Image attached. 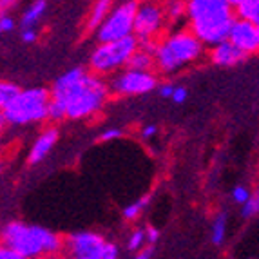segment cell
<instances>
[{
  "mask_svg": "<svg viewBox=\"0 0 259 259\" xmlns=\"http://www.w3.org/2000/svg\"><path fill=\"white\" fill-rule=\"evenodd\" d=\"M53 100L62 102L67 120H87L98 114L109 100V83L91 71L74 67L58 76L49 89Z\"/></svg>",
  "mask_w": 259,
  "mask_h": 259,
  "instance_id": "6da1fadb",
  "label": "cell"
},
{
  "mask_svg": "<svg viewBox=\"0 0 259 259\" xmlns=\"http://www.w3.org/2000/svg\"><path fill=\"white\" fill-rule=\"evenodd\" d=\"M236 13L227 0H185V22L203 46L227 38Z\"/></svg>",
  "mask_w": 259,
  "mask_h": 259,
  "instance_id": "7a4b0ae2",
  "label": "cell"
},
{
  "mask_svg": "<svg viewBox=\"0 0 259 259\" xmlns=\"http://www.w3.org/2000/svg\"><path fill=\"white\" fill-rule=\"evenodd\" d=\"M203 55L205 46L201 40L189 27H178L158 38L154 51V69L158 73L172 74L187 65L199 62Z\"/></svg>",
  "mask_w": 259,
  "mask_h": 259,
  "instance_id": "3957f363",
  "label": "cell"
},
{
  "mask_svg": "<svg viewBox=\"0 0 259 259\" xmlns=\"http://www.w3.org/2000/svg\"><path fill=\"white\" fill-rule=\"evenodd\" d=\"M51 93L46 87H33L18 91L11 104L4 109V118L11 125H31L48 120Z\"/></svg>",
  "mask_w": 259,
  "mask_h": 259,
  "instance_id": "277c9868",
  "label": "cell"
},
{
  "mask_svg": "<svg viewBox=\"0 0 259 259\" xmlns=\"http://www.w3.org/2000/svg\"><path fill=\"white\" fill-rule=\"evenodd\" d=\"M138 48V40L134 35L123 36L118 40H109V42H100L98 48L89 56V71L100 76H109L123 69L129 60V56Z\"/></svg>",
  "mask_w": 259,
  "mask_h": 259,
  "instance_id": "5b68a950",
  "label": "cell"
},
{
  "mask_svg": "<svg viewBox=\"0 0 259 259\" xmlns=\"http://www.w3.org/2000/svg\"><path fill=\"white\" fill-rule=\"evenodd\" d=\"M64 252L76 259H116L120 250L114 243L107 241L91 230L74 232L69 238L64 239Z\"/></svg>",
  "mask_w": 259,
  "mask_h": 259,
  "instance_id": "8992f818",
  "label": "cell"
},
{
  "mask_svg": "<svg viewBox=\"0 0 259 259\" xmlns=\"http://www.w3.org/2000/svg\"><path fill=\"white\" fill-rule=\"evenodd\" d=\"M2 243L13 248L22 259L40 257L44 255L42 238H40V227L11 221L2 229Z\"/></svg>",
  "mask_w": 259,
  "mask_h": 259,
  "instance_id": "52a82bcc",
  "label": "cell"
},
{
  "mask_svg": "<svg viewBox=\"0 0 259 259\" xmlns=\"http://www.w3.org/2000/svg\"><path fill=\"white\" fill-rule=\"evenodd\" d=\"M167 27L161 0H147L136 6L133 22V35L136 40H158Z\"/></svg>",
  "mask_w": 259,
  "mask_h": 259,
  "instance_id": "ba28073f",
  "label": "cell"
},
{
  "mask_svg": "<svg viewBox=\"0 0 259 259\" xmlns=\"http://www.w3.org/2000/svg\"><path fill=\"white\" fill-rule=\"evenodd\" d=\"M109 80V91L116 96H140L154 91L158 87V74L154 71H136L125 67L112 73Z\"/></svg>",
  "mask_w": 259,
  "mask_h": 259,
  "instance_id": "9c48e42d",
  "label": "cell"
},
{
  "mask_svg": "<svg viewBox=\"0 0 259 259\" xmlns=\"http://www.w3.org/2000/svg\"><path fill=\"white\" fill-rule=\"evenodd\" d=\"M136 6H138V2L127 0L123 4L112 8L107 17L104 18V22L98 26V29H96L100 42H109V40H118L123 38V36L133 35V22L134 13H136Z\"/></svg>",
  "mask_w": 259,
  "mask_h": 259,
  "instance_id": "30bf717a",
  "label": "cell"
},
{
  "mask_svg": "<svg viewBox=\"0 0 259 259\" xmlns=\"http://www.w3.org/2000/svg\"><path fill=\"white\" fill-rule=\"evenodd\" d=\"M227 40L241 49L245 55H255L259 51V26L243 18H234Z\"/></svg>",
  "mask_w": 259,
  "mask_h": 259,
  "instance_id": "8fae6325",
  "label": "cell"
},
{
  "mask_svg": "<svg viewBox=\"0 0 259 259\" xmlns=\"http://www.w3.org/2000/svg\"><path fill=\"white\" fill-rule=\"evenodd\" d=\"M208 58L218 67H236V65L248 60V55H245L241 49H238L232 42H229V40L225 38L221 42L210 46Z\"/></svg>",
  "mask_w": 259,
  "mask_h": 259,
  "instance_id": "7c38bea8",
  "label": "cell"
},
{
  "mask_svg": "<svg viewBox=\"0 0 259 259\" xmlns=\"http://www.w3.org/2000/svg\"><path fill=\"white\" fill-rule=\"evenodd\" d=\"M58 142V129L55 127H48L38 134V138L35 140L33 147H31L29 154H27V163L36 165L42 160H46L49 156V152L53 151V147Z\"/></svg>",
  "mask_w": 259,
  "mask_h": 259,
  "instance_id": "4fadbf2b",
  "label": "cell"
},
{
  "mask_svg": "<svg viewBox=\"0 0 259 259\" xmlns=\"http://www.w3.org/2000/svg\"><path fill=\"white\" fill-rule=\"evenodd\" d=\"M111 9H112V0H95V4H93L85 20L87 33H93V31L98 29V26L104 22V18L107 17Z\"/></svg>",
  "mask_w": 259,
  "mask_h": 259,
  "instance_id": "5bb4252c",
  "label": "cell"
},
{
  "mask_svg": "<svg viewBox=\"0 0 259 259\" xmlns=\"http://www.w3.org/2000/svg\"><path fill=\"white\" fill-rule=\"evenodd\" d=\"M125 67L136 69V71H154V55L136 48L133 55L129 56Z\"/></svg>",
  "mask_w": 259,
  "mask_h": 259,
  "instance_id": "9a60e30c",
  "label": "cell"
},
{
  "mask_svg": "<svg viewBox=\"0 0 259 259\" xmlns=\"http://www.w3.org/2000/svg\"><path fill=\"white\" fill-rule=\"evenodd\" d=\"M161 4H163L167 24L180 26L182 22H185V0H165Z\"/></svg>",
  "mask_w": 259,
  "mask_h": 259,
  "instance_id": "2e32d148",
  "label": "cell"
},
{
  "mask_svg": "<svg viewBox=\"0 0 259 259\" xmlns=\"http://www.w3.org/2000/svg\"><path fill=\"white\" fill-rule=\"evenodd\" d=\"M48 11V0H35L33 4L27 8V11L22 15L20 26L22 27H35L40 22V18Z\"/></svg>",
  "mask_w": 259,
  "mask_h": 259,
  "instance_id": "e0dca14e",
  "label": "cell"
},
{
  "mask_svg": "<svg viewBox=\"0 0 259 259\" xmlns=\"http://www.w3.org/2000/svg\"><path fill=\"white\" fill-rule=\"evenodd\" d=\"M234 13H236V18L259 24V0H241L234 8Z\"/></svg>",
  "mask_w": 259,
  "mask_h": 259,
  "instance_id": "ac0fdd59",
  "label": "cell"
},
{
  "mask_svg": "<svg viewBox=\"0 0 259 259\" xmlns=\"http://www.w3.org/2000/svg\"><path fill=\"white\" fill-rule=\"evenodd\" d=\"M18 91H20V87L17 83L0 80V111H4L11 104V100L18 95Z\"/></svg>",
  "mask_w": 259,
  "mask_h": 259,
  "instance_id": "d6986e66",
  "label": "cell"
},
{
  "mask_svg": "<svg viewBox=\"0 0 259 259\" xmlns=\"http://www.w3.org/2000/svg\"><path fill=\"white\" fill-rule=\"evenodd\" d=\"M225 234H227V214L221 212L212 223V243L216 246H221L225 241Z\"/></svg>",
  "mask_w": 259,
  "mask_h": 259,
  "instance_id": "ffe728a7",
  "label": "cell"
},
{
  "mask_svg": "<svg viewBox=\"0 0 259 259\" xmlns=\"http://www.w3.org/2000/svg\"><path fill=\"white\" fill-rule=\"evenodd\" d=\"M151 201V196H143L142 199H138V201H134V203L127 205L125 208H123V218H125L127 221H134L138 220L140 214L143 212V208H145V205Z\"/></svg>",
  "mask_w": 259,
  "mask_h": 259,
  "instance_id": "44dd1931",
  "label": "cell"
},
{
  "mask_svg": "<svg viewBox=\"0 0 259 259\" xmlns=\"http://www.w3.org/2000/svg\"><path fill=\"white\" fill-rule=\"evenodd\" d=\"M143 245H147V243H145V230L143 229L134 230V232L129 236V241H127V250L136 254Z\"/></svg>",
  "mask_w": 259,
  "mask_h": 259,
  "instance_id": "7402d4cb",
  "label": "cell"
},
{
  "mask_svg": "<svg viewBox=\"0 0 259 259\" xmlns=\"http://www.w3.org/2000/svg\"><path fill=\"white\" fill-rule=\"evenodd\" d=\"M257 210H259L257 196L252 194L250 198H248L245 201V203H243V207H241V216L245 218V220H250V218H254L255 214H257Z\"/></svg>",
  "mask_w": 259,
  "mask_h": 259,
  "instance_id": "603a6c76",
  "label": "cell"
},
{
  "mask_svg": "<svg viewBox=\"0 0 259 259\" xmlns=\"http://www.w3.org/2000/svg\"><path fill=\"white\" fill-rule=\"evenodd\" d=\"M252 196V192L246 187H243V185H238L236 189L232 190V199L236 201V203H239V205H243L246 201V199L250 198Z\"/></svg>",
  "mask_w": 259,
  "mask_h": 259,
  "instance_id": "cb8c5ba5",
  "label": "cell"
},
{
  "mask_svg": "<svg viewBox=\"0 0 259 259\" xmlns=\"http://www.w3.org/2000/svg\"><path fill=\"white\" fill-rule=\"evenodd\" d=\"M15 29V20L9 15H0V35L11 33Z\"/></svg>",
  "mask_w": 259,
  "mask_h": 259,
  "instance_id": "d4e9b609",
  "label": "cell"
},
{
  "mask_svg": "<svg viewBox=\"0 0 259 259\" xmlns=\"http://www.w3.org/2000/svg\"><path fill=\"white\" fill-rule=\"evenodd\" d=\"M145 230V243L147 245H156L158 243V239H160V230L154 229V227H147Z\"/></svg>",
  "mask_w": 259,
  "mask_h": 259,
  "instance_id": "484cf974",
  "label": "cell"
},
{
  "mask_svg": "<svg viewBox=\"0 0 259 259\" xmlns=\"http://www.w3.org/2000/svg\"><path fill=\"white\" fill-rule=\"evenodd\" d=\"M38 38V33H36L35 27H22V40L26 44H33Z\"/></svg>",
  "mask_w": 259,
  "mask_h": 259,
  "instance_id": "4316f807",
  "label": "cell"
},
{
  "mask_svg": "<svg viewBox=\"0 0 259 259\" xmlns=\"http://www.w3.org/2000/svg\"><path fill=\"white\" fill-rule=\"evenodd\" d=\"M170 98H172L174 104H183L187 100V89L185 87H174Z\"/></svg>",
  "mask_w": 259,
  "mask_h": 259,
  "instance_id": "83f0119b",
  "label": "cell"
},
{
  "mask_svg": "<svg viewBox=\"0 0 259 259\" xmlns=\"http://www.w3.org/2000/svg\"><path fill=\"white\" fill-rule=\"evenodd\" d=\"M121 136H123V131L121 129H109L100 136V140H102V142H112V140H118V138H121Z\"/></svg>",
  "mask_w": 259,
  "mask_h": 259,
  "instance_id": "f1b7e54d",
  "label": "cell"
},
{
  "mask_svg": "<svg viewBox=\"0 0 259 259\" xmlns=\"http://www.w3.org/2000/svg\"><path fill=\"white\" fill-rule=\"evenodd\" d=\"M0 259H22L13 248H9L8 245L0 243Z\"/></svg>",
  "mask_w": 259,
  "mask_h": 259,
  "instance_id": "f546056e",
  "label": "cell"
},
{
  "mask_svg": "<svg viewBox=\"0 0 259 259\" xmlns=\"http://www.w3.org/2000/svg\"><path fill=\"white\" fill-rule=\"evenodd\" d=\"M20 0H0V15H9Z\"/></svg>",
  "mask_w": 259,
  "mask_h": 259,
  "instance_id": "4dcf8cb0",
  "label": "cell"
},
{
  "mask_svg": "<svg viewBox=\"0 0 259 259\" xmlns=\"http://www.w3.org/2000/svg\"><path fill=\"white\" fill-rule=\"evenodd\" d=\"M154 245H143L142 248H140L138 252H136V255H138L140 259H149V257H152V255H154Z\"/></svg>",
  "mask_w": 259,
  "mask_h": 259,
  "instance_id": "1f68e13d",
  "label": "cell"
},
{
  "mask_svg": "<svg viewBox=\"0 0 259 259\" xmlns=\"http://www.w3.org/2000/svg\"><path fill=\"white\" fill-rule=\"evenodd\" d=\"M156 133H158V127H156V125H145V127H143V131H142V136H143V138H152Z\"/></svg>",
  "mask_w": 259,
  "mask_h": 259,
  "instance_id": "d6a6232c",
  "label": "cell"
},
{
  "mask_svg": "<svg viewBox=\"0 0 259 259\" xmlns=\"http://www.w3.org/2000/svg\"><path fill=\"white\" fill-rule=\"evenodd\" d=\"M172 89H174V85H170V83H163V85H160V95L163 96V98H170Z\"/></svg>",
  "mask_w": 259,
  "mask_h": 259,
  "instance_id": "836d02e7",
  "label": "cell"
},
{
  "mask_svg": "<svg viewBox=\"0 0 259 259\" xmlns=\"http://www.w3.org/2000/svg\"><path fill=\"white\" fill-rule=\"evenodd\" d=\"M8 125V121H6V118H4V112L0 111V133L4 131V127Z\"/></svg>",
  "mask_w": 259,
  "mask_h": 259,
  "instance_id": "e575fe53",
  "label": "cell"
},
{
  "mask_svg": "<svg viewBox=\"0 0 259 259\" xmlns=\"http://www.w3.org/2000/svg\"><path fill=\"white\" fill-rule=\"evenodd\" d=\"M227 2H229V4L232 6V8H236V6H238L239 2H241V0H227Z\"/></svg>",
  "mask_w": 259,
  "mask_h": 259,
  "instance_id": "d590c367",
  "label": "cell"
},
{
  "mask_svg": "<svg viewBox=\"0 0 259 259\" xmlns=\"http://www.w3.org/2000/svg\"><path fill=\"white\" fill-rule=\"evenodd\" d=\"M2 143L4 142H2V133H0V149H2Z\"/></svg>",
  "mask_w": 259,
  "mask_h": 259,
  "instance_id": "8d00e7d4",
  "label": "cell"
},
{
  "mask_svg": "<svg viewBox=\"0 0 259 259\" xmlns=\"http://www.w3.org/2000/svg\"><path fill=\"white\" fill-rule=\"evenodd\" d=\"M134 2H138V4H140V2H147V0H134Z\"/></svg>",
  "mask_w": 259,
  "mask_h": 259,
  "instance_id": "74e56055",
  "label": "cell"
},
{
  "mask_svg": "<svg viewBox=\"0 0 259 259\" xmlns=\"http://www.w3.org/2000/svg\"><path fill=\"white\" fill-rule=\"evenodd\" d=\"M2 168H4V167H2V163H0V174H2Z\"/></svg>",
  "mask_w": 259,
  "mask_h": 259,
  "instance_id": "f35d334b",
  "label": "cell"
}]
</instances>
